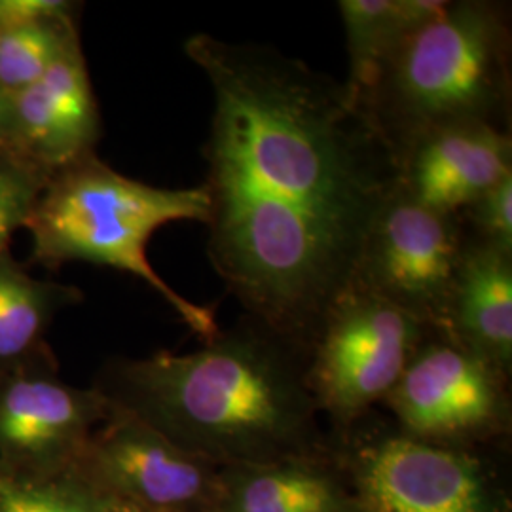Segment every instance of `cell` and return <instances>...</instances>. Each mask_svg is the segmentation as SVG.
<instances>
[{
    "label": "cell",
    "mask_w": 512,
    "mask_h": 512,
    "mask_svg": "<svg viewBox=\"0 0 512 512\" xmlns=\"http://www.w3.org/2000/svg\"><path fill=\"white\" fill-rule=\"evenodd\" d=\"M213 93L207 256L243 315L308 355L397 188L378 131L330 74L270 44L198 33Z\"/></svg>",
    "instance_id": "1"
},
{
    "label": "cell",
    "mask_w": 512,
    "mask_h": 512,
    "mask_svg": "<svg viewBox=\"0 0 512 512\" xmlns=\"http://www.w3.org/2000/svg\"><path fill=\"white\" fill-rule=\"evenodd\" d=\"M93 387L220 469L329 452L304 353L249 315L190 353L112 359Z\"/></svg>",
    "instance_id": "2"
},
{
    "label": "cell",
    "mask_w": 512,
    "mask_h": 512,
    "mask_svg": "<svg viewBox=\"0 0 512 512\" xmlns=\"http://www.w3.org/2000/svg\"><path fill=\"white\" fill-rule=\"evenodd\" d=\"M511 4L446 0L385 61L363 112L393 158L452 124L511 129Z\"/></svg>",
    "instance_id": "3"
},
{
    "label": "cell",
    "mask_w": 512,
    "mask_h": 512,
    "mask_svg": "<svg viewBox=\"0 0 512 512\" xmlns=\"http://www.w3.org/2000/svg\"><path fill=\"white\" fill-rule=\"evenodd\" d=\"M209 219L202 186L162 188L118 173L90 156L50 175L25 222L33 260L50 270L88 262L147 283L203 342L219 332L215 310L177 293L148 260V241L171 222Z\"/></svg>",
    "instance_id": "4"
},
{
    "label": "cell",
    "mask_w": 512,
    "mask_h": 512,
    "mask_svg": "<svg viewBox=\"0 0 512 512\" xmlns=\"http://www.w3.org/2000/svg\"><path fill=\"white\" fill-rule=\"evenodd\" d=\"M505 450L416 439L376 410L329 431L349 512H512Z\"/></svg>",
    "instance_id": "5"
},
{
    "label": "cell",
    "mask_w": 512,
    "mask_h": 512,
    "mask_svg": "<svg viewBox=\"0 0 512 512\" xmlns=\"http://www.w3.org/2000/svg\"><path fill=\"white\" fill-rule=\"evenodd\" d=\"M431 327L351 281L330 304L306 355V384L329 431L384 403Z\"/></svg>",
    "instance_id": "6"
},
{
    "label": "cell",
    "mask_w": 512,
    "mask_h": 512,
    "mask_svg": "<svg viewBox=\"0 0 512 512\" xmlns=\"http://www.w3.org/2000/svg\"><path fill=\"white\" fill-rule=\"evenodd\" d=\"M511 378L433 329L382 404L410 437L448 446H507Z\"/></svg>",
    "instance_id": "7"
},
{
    "label": "cell",
    "mask_w": 512,
    "mask_h": 512,
    "mask_svg": "<svg viewBox=\"0 0 512 512\" xmlns=\"http://www.w3.org/2000/svg\"><path fill=\"white\" fill-rule=\"evenodd\" d=\"M67 475L124 512H213L222 469L110 406Z\"/></svg>",
    "instance_id": "8"
},
{
    "label": "cell",
    "mask_w": 512,
    "mask_h": 512,
    "mask_svg": "<svg viewBox=\"0 0 512 512\" xmlns=\"http://www.w3.org/2000/svg\"><path fill=\"white\" fill-rule=\"evenodd\" d=\"M465 247L459 217L421 207L395 188L368 232L353 281L440 330Z\"/></svg>",
    "instance_id": "9"
},
{
    "label": "cell",
    "mask_w": 512,
    "mask_h": 512,
    "mask_svg": "<svg viewBox=\"0 0 512 512\" xmlns=\"http://www.w3.org/2000/svg\"><path fill=\"white\" fill-rule=\"evenodd\" d=\"M110 404L67 384L54 357L0 376V463L18 473L67 475Z\"/></svg>",
    "instance_id": "10"
},
{
    "label": "cell",
    "mask_w": 512,
    "mask_h": 512,
    "mask_svg": "<svg viewBox=\"0 0 512 512\" xmlns=\"http://www.w3.org/2000/svg\"><path fill=\"white\" fill-rule=\"evenodd\" d=\"M397 190L412 202L459 217L512 175L511 129L452 124L427 131L395 158Z\"/></svg>",
    "instance_id": "11"
},
{
    "label": "cell",
    "mask_w": 512,
    "mask_h": 512,
    "mask_svg": "<svg viewBox=\"0 0 512 512\" xmlns=\"http://www.w3.org/2000/svg\"><path fill=\"white\" fill-rule=\"evenodd\" d=\"M101 131L80 40L35 84L12 95V147L50 175L93 154Z\"/></svg>",
    "instance_id": "12"
},
{
    "label": "cell",
    "mask_w": 512,
    "mask_h": 512,
    "mask_svg": "<svg viewBox=\"0 0 512 512\" xmlns=\"http://www.w3.org/2000/svg\"><path fill=\"white\" fill-rule=\"evenodd\" d=\"M442 334L512 376V255L467 236Z\"/></svg>",
    "instance_id": "13"
},
{
    "label": "cell",
    "mask_w": 512,
    "mask_h": 512,
    "mask_svg": "<svg viewBox=\"0 0 512 512\" xmlns=\"http://www.w3.org/2000/svg\"><path fill=\"white\" fill-rule=\"evenodd\" d=\"M213 512H349V499L327 452L222 469Z\"/></svg>",
    "instance_id": "14"
},
{
    "label": "cell",
    "mask_w": 512,
    "mask_h": 512,
    "mask_svg": "<svg viewBox=\"0 0 512 512\" xmlns=\"http://www.w3.org/2000/svg\"><path fill=\"white\" fill-rule=\"evenodd\" d=\"M80 300L73 285L38 279L12 253L0 256V376L52 359L46 334L55 313Z\"/></svg>",
    "instance_id": "15"
},
{
    "label": "cell",
    "mask_w": 512,
    "mask_h": 512,
    "mask_svg": "<svg viewBox=\"0 0 512 512\" xmlns=\"http://www.w3.org/2000/svg\"><path fill=\"white\" fill-rule=\"evenodd\" d=\"M446 0H340L348 46L349 71L344 86L363 110L385 61L427 19L439 14Z\"/></svg>",
    "instance_id": "16"
},
{
    "label": "cell",
    "mask_w": 512,
    "mask_h": 512,
    "mask_svg": "<svg viewBox=\"0 0 512 512\" xmlns=\"http://www.w3.org/2000/svg\"><path fill=\"white\" fill-rule=\"evenodd\" d=\"M80 40L78 16L46 19L0 31V90L23 92Z\"/></svg>",
    "instance_id": "17"
},
{
    "label": "cell",
    "mask_w": 512,
    "mask_h": 512,
    "mask_svg": "<svg viewBox=\"0 0 512 512\" xmlns=\"http://www.w3.org/2000/svg\"><path fill=\"white\" fill-rule=\"evenodd\" d=\"M0 512H124L71 475L18 473L0 463Z\"/></svg>",
    "instance_id": "18"
},
{
    "label": "cell",
    "mask_w": 512,
    "mask_h": 512,
    "mask_svg": "<svg viewBox=\"0 0 512 512\" xmlns=\"http://www.w3.org/2000/svg\"><path fill=\"white\" fill-rule=\"evenodd\" d=\"M48 179L50 173L12 145H0V256L10 253L12 236L25 228Z\"/></svg>",
    "instance_id": "19"
},
{
    "label": "cell",
    "mask_w": 512,
    "mask_h": 512,
    "mask_svg": "<svg viewBox=\"0 0 512 512\" xmlns=\"http://www.w3.org/2000/svg\"><path fill=\"white\" fill-rule=\"evenodd\" d=\"M459 220L469 238L512 255V175L486 190Z\"/></svg>",
    "instance_id": "20"
},
{
    "label": "cell",
    "mask_w": 512,
    "mask_h": 512,
    "mask_svg": "<svg viewBox=\"0 0 512 512\" xmlns=\"http://www.w3.org/2000/svg\"><path fill=\"white\" fill-rule=\"evenodd\" d=\"M80 4L69 0H0V31L46 19L78 16Z\"/></svg>",
    "instance_id": "21"
},
{
    "label": "cell",
    "mask_w": 512,
    "mask_h": 512,
    "mask_svg": "<svg viewBox=\"0 0 512 512\" xmlns=\"http://www.w3.org/2000/svg\"><path fill=\"white\" fill-rule=\"evenodd\" d=\"M0 145H12V97L0 90Z\"/></svg>",
    "instance_id": "22"
}]
</instances>
